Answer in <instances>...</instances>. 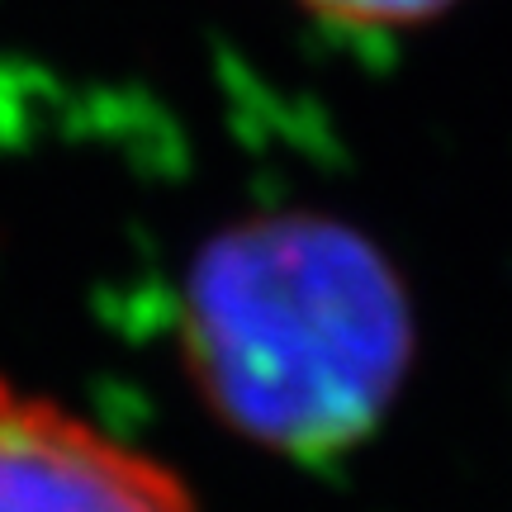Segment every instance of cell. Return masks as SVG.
Here are the masks:
<instances>
[{"label": "cell", "mask_w": 512, "mask_h": 512, "mask_svg": "<svg viewBox=\"0 0 512 512\" xmlns=\"http://www.w3.org/2000/svg\"><path fill=\"white\" fill-rule=\"evenodd\" d=\"M0 512H200L176 470L0 380Z\"/></svg>", "instance_id": "cell-2"}, {"label": "cell", "mask_w": 512, "mask_h": 512, "mask_svg": "<svg viewBox=\"0 0 512 512\" xmlns=\"http://www.w3.org/2000/svg\"><path fill=\"white\" fill-rule=\"evenodd\" d=\"M185 370L209 413L275 456L361 446L413 366L384 252L328 214H252L204 242L181 290Z\"/></svg>", "instance_id": "cell-1"}, {"label": "cell", "mask_w": 512, "mask_h": 512, "mask_svg": "<svg viewBox=\"0 0 512 512\" xmlns=\"http://www.w3.org/2000/svg\"><path fill=\"white\" fill-rule=\"evenodd\" d=\"M318 19L347 24V29H403L441 15L456 0H304Z\"/></svg>", "instance_id": "cell-3"}]
</instances>
